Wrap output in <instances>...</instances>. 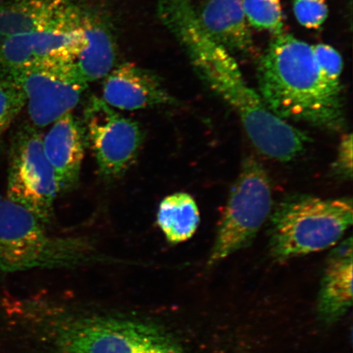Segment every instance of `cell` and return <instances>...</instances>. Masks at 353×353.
Wrapping results in <instances>:
<instances>
[{
    "label": "cell",
    "mask_w": 353,
    "mask_h": 353,
    "mask_svg": "<svg viewBox=\"0 0 353 353\" xmlns=\"http://www.w3.org/2000/svg\"><path fill=\"white\" fill-rule=\"evenodd\" d=\"M181 35L199 76L240 118L255 148L265 156L287 162L307 143L303 132L276 116L246 83L234 56L202 30L190 8L180 17Z\"/></svg>",
    "instance_id": "1"
},
{
    "label": "cell",
    "mask_w": 353,
    "mask_h": 353,
    "mask_svg": "<svg viewBox=\"0 0 353 353\" xmlns=\"http://www.w3.org/2000/svg\"><path fill=\"white\" fill-rule=\"evenodd\" d=\"M259 94L282 120L339 131L345 125L341 90L322 74L312 46L292 34L275 35L258 66Z\"/></svg>",
    "instance_id": "2"
},
{
    "label": "cell",
    "mask_w": 353,
    "mask_h": 353,
    "mask_svg": "<svg viewBox=\"0 0 353 353\" xmlns=\"http://www.w3.org/2000/svg\"><path fill=\"white\" fill-rule=\"evenodd\" d=\"M105 261L88 238L52 236L32 212L7 198L0 203V273Z\"/></svg>",
    "instance_id": "3"
},
{
    "label": "cell",
    "mask_w": 353,
    "mask_h": 353,
    "mask_svg": "<svg viewBox=\"0 0 353 353\" xmlns=\"http://www.w3.org/2000/svg\"><path fill=\"white\" fill-rule=\"evenodd\" d=\"M352 224L351 198L290 196L271 214L270 253L282 262L319 252L336 245Z\"/></svg>",
    "instance_id": "4"
},
{
    "label": "cell",
    "mask_w": 353,
    "mask_h": 353,
    "mask_svg": "<svg viewBox=\"0 0 353 353\" xmlns=\"http://www.w3.org/2000/svg\"><path fill=\"white\" fill-rule=\"evenodd\" d=\"M272 196L266 170L254 158H247L231 189L209 265H214L245 248L271 215Z\"/></svg>",
    "instance_id": "5"
},
{
    "label": "cell",
    "mask_w": 353,
    "mask_h": 353,
    "mask_svg": "<svg viewBox=\"0 0 353 353\" xmlns=\"http://www.w3.org/2000/svg\"><path fill=\"white\" fill-rule=\"evenodd\" d=\"M60 193L54 170L43 148V135L30 123L13 135L8 152L7 199L41 221L51 223Z\"/></svg>",
    "instance_id": "6"
},
{
    "label": "cell",
    "mask_w": 353,
    "mask_h": 353,
    "mask_svg": "<svg viewBox=\"0 0 353 353\" xmlns=\"http://www.w3.org/2000/svg\"><path fill=\"white\" fill-rule=\"evenodd\" d=\"M82 122L101 176L108 181L121 178L143 147L142 127L96 96L88 101Z\"/></svg>",
    "instance_id": "7"
},
{
    "label": "cell",
    "mask_w": 353,
    "mask_h": 353,
    "mask_svg": "<svg viewBox=\"0 0 353 353\" xmlns=\"http://www.w3.org/2000/svg\"><path fill=\"white\" fill-rule=\"evenodd\" d=\"M61 353H183L162 331L141 322L90 319L66 329Z\"/></svg>",
    "instance_id": "8"
},
{
    "label": "cell",
    "mask_w": 353,
    "mask_h": 353,
    "mask_svg": "<svg viewBox=\"0 0 353 353\" xmlns=\"http://www.w3.org/2000/svg\"><path fill=\"white\" fill-rule=\"evenodd\" d=\"M3 78L23 92L30 123L39 130L72 112L88 88L74 76L70 63L17 70Z\"/></svg>",
    "instance_id": "9"
},
{
    "label": "cell",
    "mask_w": 353,
    "mask_h": 353,
    "mask_svg": "<svg viewBox=\"0 0 353 353\" xmlns=\"http://www.w3.org/2000/svg\"><path fill=\"white\" fill-rule=\"evenodd\" d=\"M83 42L81 29L15 35L0 42V70H17L70 63Z\"/></svg>",
    "instance_id": "10"
},
{
    "label": "cell",
    "mask_w": 353,
    "mask_h": 353,
    "mask_svg": "<svg viewBox=\"0 0 353 353\" xmlns=\"http://www.w3.org/2000/svg\"><path fill=\"white\" fill-rule=\"evenodd\" d=\"M83 13L72 0H4L0 3V42L19 34L79 30Z\"/></svg>",
    "instance_id": "11"
},
{
    "label": "cell",
    "mask_w": 353,
    "mask_h": 353,
    "mask_svg": "<svg viewBox=\"0 0 353 353\" xmlns=\"http://www.w3.org/2000/svg\"><path fill=\"white\" fill-rule=\"evenodd\" d=\"M101 99L116 110H139L176 103L161 78L132 63L114 66L103 79Z\"/></svg>",
    "instance_id": "12"
},
{
    "label": "cell",
    "mask_w": 353,
    "mask_h": 353,
    "mask_svg": "<svg viewBox=\"0 0 353 353\" xmlns=\"http://www.w3.org/2000/svg\"><path fill=\"white\" fill-rule=\"evenodd\" d=\"M43 136L44 154L59 185L60 193L72 191L78 185L87 144L82 120L72 112L52 123Z\"/></svg>",
    "instance_id": "13"
},
{
    "label": "cell",
    "mask_w": 353,
    "mask_h": 353,
    "mask_svg": "<svg viewBox=\"0 0 353 353\" xmlns=\"http://www.w3.org/2000/svg\"><path fill=\"white\" fill-rule=\"evenodd\" d=\"M195 15L212 41L232 55L252 52L253 37L243 0H202Z\"/></svg>",
    "instance_id": "14"
},
{
    "label": "cell",
    "mask_w": 353,
    "mask_h": 353,
    "mask_svg": "<svg viewBox=\"0 0 353 353\" xmlns=\"http://www.w3.org/2000/svg\"><path fill=\"white\" fill-rule=\"evenodd\" d=\"M81 29L83 42L70 66L79 81L88 85L112 72L117 50L112 30L99 17L83 12Z\"/></svg>",
    "instance_id": "15"
},
{
    "label": "cell",
    "mask_w": 353,
    "mask_h": 353,
    "mask_svg": "<svg viewBox=\"0 0 353 353\" xmlns=\"http://www.w3.org/2000/svg\"><path fill=\"white\" fill-rule=\"evenodd\" d=\"M352 241H343L330 253L317 299V314L326 325H333L352 305Z\"/></svg>",
    "instance_id": "16"
},
{
    "label": "cell",
    "mask_w": 353,
    "mask_h": 353,
    "mask_svg": "<svg viewBox=\"0 0 353 353\" xmlns=\"http://www.w3.org/2000/svg\"><path fill=\"white\" fill-rule=\"evenodd\" d=\"M157 219L166 240L175 245L191 239L201 222L196 201L185 192L172 194L163 199Z\"/></svg>",
    "instance_id": "17"
},
{
    "label": "cell",
    "mask_w": 353,
    "mask_h": 353,
    "mask_svg": "<svg viewBox=\"0 0 353 353\" xmlns=\"http://www.w3.org/2000/svg\"><path fill=\"white\" fill-rule=\"evenodd\" d=\"M250 26L268 30L275 35L283 33L284 19L281 0H243Z\"/></svg>",
    "instance_id": "18"
},
{
    "label": "cell",
    "mask_w": 353,
    "mask_h": 353,
    "mask_svg": "<svg viewBox=\"0 0 353 353\" xmlns=\"http://www.w3.org/2000/svg\"><path fill=\"white\" fill-rule=\"evenodd\" d=\"M26 107L23 92L14 82L0 79V142Z\"/></svg>",
    "instance_id": "19"
},
{
    "label": "cell",
    "mask_w": 353,
    "mask_h": 353,
    "mask_svg": "<svg viewBox=\"0 0 353 353\" xmlns=\"http://www.w3.org/2000/svg\"><path fill=\"white\" fill-rule=\"evenodd\" d=\"M312 48L316 63L326 81L341 90V77L343 66L341 54L328 44L319 43Z\"/></svg>",
    "instance_id": "20"
},
{
    "label": "cell",
    "mask_w": 353,
    "mask_h": 353,
    "mask_svg": "<svg viewBox=\"0 0 353 353\" xmlns=\"http://www.w3.org/2000/svg\"><path fill=\"white\" fill-rule=\"evenodd\" d=\"M294 12L299 23L307 29H317L327 19L325 0H294Z\"/></svg>",
    "instance_id": "21"
},
{
    "label": "cell",
    "mask_w": 353,
    "mask_h": 353,
    "mask_svg": "<svg viewBox=\"0 0 353 353\" xmlns=\"http://www.w3.org/2000/svg\"><path fill=\"white\" fill-rule=\"evenodd\" d=\"M335 170L339 174L351 179L352 176V135L347 134L343 136L339 145Z\"/></svg>",
    "instance_id": "22"
},
{
    "label": "cell",
    "mask_w": 353,
    "mask_h": 353,
    "mask_svg": "<svg viewBox=\"0 0 353 353\" xmlns=\"http://www.w3.org/2000/svg\"><path fill=\"white\" fill-rule=\"evenodd\" d=\"M2 200H3V198H2L1 195H0V203H1Z\"/></svg>",
    "instance_id": "23"
}]
</instances>
